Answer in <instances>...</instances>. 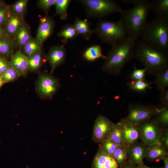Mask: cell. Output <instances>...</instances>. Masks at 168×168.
Returning a JSON list of instances; mask_svg holds the SVG:
<instances>
[{
    "mask_svg": "<svg viewBox=\"0 0 168 168\" xmlns=\"http://www.w3.org/2000/svg\"><path fill=\"white\" fill-rule=\"evenodd\" d=\"M132 3L133 7L123 10L119 21L124 27L127 36L136 41L140 37L147 23L151 10V2L146 0L124 1Z\"/></svg>",
    "mask_w": 168,
    "mask_h": 168,
    "instance_id": "6da1fadb",
    "label": "cell"
},
{
    "mask_svg": "<svg viewBox=\"0 0 168 168\" xmlns=\"http://www.w3.org/2000/svg\"><path fill=\"white\" fill-rule=\"evenodd\" d=\"M136 41L128 36L112 46L106 56L103 70L114 75H119L125 65L133 58Z\"/></svg>",
    "mask_w": 168,
    "mask_h": 168,
    "instance_id": "7a4b0ae2",
    "label": "cell"
},
{
    "mask_svg": "<svg viewBox=\"0 0 168 168\" xmlns=\"http://www.w3.org/2000/svg\"><path fill=\"white\" fill-rule=\"evenodd\" d=\"M133 58L141 63L147 73L156 76L168 68L167 53L159 50L142 40L136 44Z\"/></svg>",
    "mask_w": 168,
    "mask_h": 168,
    "instance_id": "3957f363",
    "label": "cell"
},
{
    "mask_svg": "<svg viewBox=\"0 0 168 168\" xmlns=\"http://www.w3.org/2000/svg\"><path fill=\"white\" fill-rule=\"evenodd\" d=\"M141 36L142 40L155 49L167 53L168 17H157L147 22Z\"/></svg>",
    "mask_w": 168,
    "mask_h": 168,
    "instance_id": "277c9868",
    "label": "cell"
},
{
    "mask_svg": "<svg viewBox=\"0 0 168 168\" xmlns=\"http://www.w3.org/2000/svg\"><path fill=\"white\" fill-rule=\"evenodd\" d=\"M95 33L104 43L112 46L122 41L127 37L124 27L119 21L100 20L94 29Z\"/></svg>",
    "mask_w": 168,
    "mask_h": 168,
    "instance_id": "5b68a950",
    "label": "cell"
},
{
    "mask_svg": "<svg viewBox=\"0 0 168 168\" xmlns=\"http://www.w3.org/2000/svg\"><path fill=\"white\" fill-rule=\"evenodd\" d=\"M83 6L88 18H100L123 10L115 2L110 0H78Z\"/></svg>",
    "mask_w": 168,
    "mask_h": 168,
    "instance_id": "8992f818",
    "label": "cell"
},
{
    "mask_svg": "<svg viewBox=\"0 0 168 168\" xmlns=\"http://www.w3.org/2000/svg\"><path fill=\"white\" fill-rule=\"evenodd\" d=\"M159 108L151 104H130L128 107V115L123 119L138 125L152 119L155 116Z\"/></svg>",
    "mask_w": 168,
    "mask_h": 168,
    "instance_id": "52a82bcc",
    "label": "cell"
},
{
    "mask_svg": "<svg viewBox=\"0 0 168 168\" xmlns=\"http://www.w3.org/2000/svg\"><path fill=\"white\" fill-rule=\"evenodd\" d=\"M140 131V139L147 146L159 142L163 128L152 119L138 125Z\"/></svg>",
    "mask_w": 168,
    "mask_h": 168,
    "instance_id": "ba28073f",
    "label": "cell"
},
{
    "mask_svg": "<svg viewBox=\"0 0 168 168\" xmlns=\"http://www.w3.org/2000/svg\"><path fill=\"white\" fill-rule=\"evenodd\" d=\"M60 86L59 82L56 78L48 74L43 73L39 77L37 88L41 97L49 99L56 93Z\"/></svg>",
    "mask_w": 168,
    "mask_h": 168,
    "instance_id": "9c48e42d",
    "label": "cell"
},
{
    "mask_svg": "<svg viewBox=\"0 0 168 168\" xmlns=\"http://www.w3.org/2000/svg\"><path fill=\"white\" fill-rule=\"evenodd\" d=\"M114 124L104 116H98L93 127L92 139L94 141L100 143L108 139Z\"/></svg>",
    "mask_w": 168,
    "mask_h": 168,
    "instance_id": "30bf717a",
    "label": "cell"
},
{
    "mask_svg": "<svg viewBox=\"0 0 168 168\" xmlns=\"http://www.w3.org/2000/svg\"><path fill=\"white\" fill-rule=\"evenodd\" d=\"M147 147L142 141L128 146V160L139 166H142L144 164L143 160L145 157Z\"/></svg>",
    "mask_w": 168,
    "mask_h": 168,
    "instance_id": "8fae6325",
    "label": "cell"
},
{
    "mask_svg": "<svg viewBox=\"0 0 168 168\" xmlns=\"http://www.w3.org/2000/svg\"><path fill=\"white\" fill-rule=\"evenodd\" d=\"M121 127L125 144L128 146L135 143L140 139V131L138 126L124 120L119 122Z\"/></svg>",
    "mask_w": 168,
    "mask_h": 168,
    "instance_id": "7c38bea8",
    "label": "cell"
},
{
    "mask_svg": "<svg viewBox=\"0 0 168 168\" xmlns=\"http://www.w3.org/2000/svg\"><path fill=\"white\" fill-rule=\"evenodd\" d=\"M66 51L64 44L55 45L51 49L47 56V59L51 67L50 73L65 61Z\"/></svg>",
    "mask_w": 168,
    "mask_h": 168,
    "instance_id": "4fadbf2b",
    "label": "cell"
},
{
    "mask_svg": "<svg viewBox=\"0 0 168 168\" xmlns=\"http://www.w3.org/2000/svg\"><path fill=\"white\" fill-rule=\"evenodd\" d=\"M54 26V21L49 16L41 18L36 36L37 41L42 44L52 35Z\"/></svg>",
    "mask_w": 168,
    "mask_h": 168,
    "instance_id": "5bb4252c",
    "label": "cell"
},
{
    "mask_svg": "<svg viewBox=\"0 0 168 168\" xmlns=\"http://www.w3.org/2000/svg\"><path fill=\"white\" fill-rule=\"evenodd\" d=\"M92 168H119L113 157L99 149L95 156L92 163Z\"/></svg>",
    "mask_w": 168,
    "mask_h": 168,
    "instance_id": "9a60e30c",
    "label": "cell"
},
{
    "mask_svg": "<svg viewBox=\"0 0 168 168\" xmlns=\"http://www.w3.org/2000/svg\"><path fill=\"white\" fill-rule=\"evenodd\" d=\"M168 149L159 142L147 146L145 158L149 161L154 162L162 160L168 155Z\"/></svg>",
    "mask_w": 168,
    "mask_h": 168,
    "instance_id": "2e32d148",
    "label": "cell"
},
{
    "mask_svg": "<svg viewBox=\"0 0 168 168\" xmlns=\"http://www.w3.org/2000/svg\"><path fill=\"white\" fill-rule=\"evenodd\" d=\"M28 58L20 51L11 56L9 62L10 65L17 71L20 76H25L28 71Z\"/></svg>",
    "mask_w": 168,
    "mask_h": 168,
    "instance_id": "e0dca14e",
    "label": "cell"
},
{
    "mask_svg": "<svg viewBox=\"0 0 168 168\" xmlns=\"http://www.w3.org/2000/svg\"><path fill=\"white\" fill-rule=\"evenodd\" d=\"M24 24L22 16L12 13L6 21L5 31L10 36H15Z\"/></svg>",
    "mask_w": 168,
    "mask_h": 168,
    "instance_id": "ac0fdd59",
    "label": "cell"
},
{
    "mask_svg": "<svg viewBox=\"0 0 168 168\" xmlns=\"http://www.w3.org/2000/svg\"><path fill=\"white\" fill-rule=\"evenodd\" d=\"M78 35H81L86 40H89L95 33L94 30L91 28V24L87 19L77 18L73 24Z\"/></svg>",
    "mask_w": 168,
    "mask_h": 168,
    "instance_id": "d6986e66",
    "label": "cell"
},
{
    "mask_svg": "<svg viewBox=\"0 0 168 168\" xmlns=\"http://www.w3.org/2000/svg\"><path fill=\"white\" fill-rule=\"evenodd\" d=\"M83 57L86 60L93 61L99 58L105 59L106 56L102 53V49L99 45H94L87 48L83 54Z\"/></svg>",
    "mask_w": 168,
    "mask_h": 168,
    "instance_id": "ffe728a7",
    "label": "cell"
},
{
    "mask_svg": "<svg viewBox=\"0 0 168 168\" xmlns=\"http://www.w3.org/2000/svg\"><path fill=\"white\" fill-rule=\"evenodd\" d=\"M151 10L157 17H168V0L153 1L151 2Z\"/></svg>",
    "mask_w": 168,
    "mask_h": 168,
    "instance_id": "44dd1931",
    "label": "cell"
},
{
    "mask_svg": "<svg viewBox=\"0 0 168 168\" xmlns=\"http://www.w3.org/2000/svg\"><path fill=\"white\" fill-rule=\"evenodd\" d=\"M58 35L63 39L64 44H67L69 40H72L79 35L73 25L68 24L63 27Z\"/></svg>",
    "mask_w": 168,
    "mask_h": 168,
    "instance_id": "7402d4cb",
    "label": "cell"
},
{
    "mask_svg": "<svg viewBox=\"0 0 168 168\" xmlns=\"http://www.w3.org/2000/svg\"><path fill=\"white\" fill-rule=\"evenodd\" d=\"M108 138L118 146H126L122 128L119 122L114 124L112 130Z\"/></svg>",
    "mask_w": 168,
    "mask_h": 168,
    "instance_id": "603a6c76",
    "label": "cell"
},
{
    "mask_svg": "<svg viewBox=\"0 0 168 168\" xmlns=\"http://www.w3.org/2000/svg\"><path fill=\"white\" fill-rule=\"evenodd\" d=\"M15 36V44L23 47L31 38L28 27L24 23Z\"/></svg>",
    "mask_w": 168,
    "mask_h": 168,
    "instance_id": "cb8c5ba5",
    "label": "cell"
},
{
    "mask_svg": "<svg viewBox=\"0 0 168 168\" xmlns=\"http://www.w3.org/2000/svg\"><path fill=\"white\" fill-rule=\"evenodd\" d=\"M42 44L39 43L35 38L31 37L23 46L24 54L28 57L42 51Z\"/></svg>",
    "mask_w": 168,
    "mask_h": 168,
    "instance_id": "d4e9b609",
    "label": "cell"
},
{
    "mask_svg": "<svg viewBox=\"0 0 168 168\" xmlns=\"http://www.w3.org/2000/svg\"><path fill=\"white\" fill-rule=\"evenodd\" d=\"M28 58V71H35L41 66L43 59L42 51L33 54Z\"/></svg>",
    "mask_w": 168,
    "mask_h": 168,
    "instance_id": "484cf974",
    "label": "cell"
},
{
    "mask_svg": "<svg viewBox=\"0 0 168 168\" xmlns=\"http://www.w3.org/2000/svg\"><path fill=\"white\" fill-rule=\"evenodd\" d=\"M113 157L119 168L124 165L128 160L127 146L125 145L118 146Z\"/></svg>",
    "mask_w": 168,
    "mask_h": 168,
    "instance_id": "4316f807",
    "label": "cell"
},
{
    "mask_svg": "<svg viewBox=\"0 0 168 168\" xmlns=\"http://www.w3.org/2000/svg\"><path fill=\"white\" fill-rule=\"evenodd\" d=\"M162 128L167 127L168 125V106L159 109L155 116L152 118Z\"/></svg>",
    "mask_w": 168,
    "mask_h": 168,
    "instance_id": "83f0119b",
    "label": "cell"
},
{
    "mask_svg": "<svg viewBox=\"0 0 168 168\" xmlns=\"http://www.w3.org/2000/svg\"><path fill=\"white\" fill-rule=\"evenodd\" d=\"M72 1L71 0H56L55 4L56 14L59 15L62 20L67 18V10Z\"/></svg>",
    "mask_w": 168,
    "mask_h": 168,
    "instance_id": "f1b7e54d",
    "label": "cell"
},
{
    "mask_svg": "<svg viewBox=\"0 0 168 168\" xmlns=\"http://www.w3.org/2000/svg\"><path fill=\"white\" fill-rule=\"evenodd\" d=\"M155 83L160 91L166 89L168 86V68L156 75Z\"/></svg>",
    "mask_w": 168,
    "mask_h": 168,
    "instance_id": "f546056e",
    "label": "cell"
},
{
    "mask_svg": "<svg viewBox=\"0 0 168 168\" xmlns=\"http://www.w3.org/2000/svg\"><path fill=\"white\" fill-rule=\"evenodd\" d=\"M15 43L5 38L0 39V54L6 56L13 54Z\"/></svg>",
    "mask_w": 168,
    "mask_h": 168,
    "instance_id": "4dcf8cb0",
    "label": "cell"
},
{
    "mask_svg": "<svg viewBox=\"0 0 168 168\" xmlns=\"http://www.w3.org/2000/svg\"><path fill=\"white\" fill-rule=\"evenodd\" d=\"M152 82H147L145 80L132 81L129 84V88L138 92H144L147 88H151L150 85Z\"/></svg>",
    "mask_w": 168,
    "mask_h": 168,
    "instance_id": "1f68e13d",
    "label": "cell"
},
{
    "mask_svg": "<svg viewBox=\"0 0 168 168\" xmlns=\"http://www.w3.org/2000/svg\"><path fill=\"white\" fill-rule=\"evenodd\" d=\"M1 75L5 84L14 81L21 76L17 71L11 66Z\"/></svg>",
    "mask_w": 168,
    "mask_h": 168,
    "instance_id": "d6a6232c",
    "label": "cell"
},
{
    "mask_svg": "<svg viewBox=\"0 0 168 168\" xmlns=\"http://www.w3.org/2000/svg\"><path fill=\"white\" fill-rule=\"evenodd\" d=\"M99 146V148L106 153L112 156L118 146V145L109 138L100 143Z\"/></svg>",
    "mask_w": 168,
    "mask_h": 168,
    "instance_id": "836d02e7",
    "label": "cell"
},
{
    "mask_svg": "<svg viewBox=\"0 0 168 168\" xmlns=\"http://www.w3.org/2000/svg\"><path fill=\"white\" fill-rule=\"evenodd\" d=\"M28 2L27 0H20L16 2L12 6V13L23 16Z\"/></svg>",
    "mask_w": 168,
    "mask_h": 168,
    "instance_id": "e575fe53",
    "label": "cell"
},
{
    "mask_svg": "<svg viewBox=\"0 0 168 168\" xmlns=\"http://www.w3.org/2000/svg\"><path fill=\"white\" fill-rule=\"evenodd\" d=\"M146 72L145 68L138 69L134 66L133 70L130 74V76L133 81L145 80Z\"/></svg>",
    "mask_w": 168,
    "mask_h": 168,
    "instance_id": "d590c367",
    "label": "cell"
},
{
    "mask_svg": "<svg viewBox=\"0 0 168 168\" xmlns=\"http://www.w3.org/2000/svg\"><path fill=\"white\" fill-rule=\"evenodd\" d=\"M56 0H40L38 4L41 8L47 12L53 5H55Z\"/></svg>",
    "mask_w": 168,
    "mask_h": 168,
    "instance_id": "8d00e7d4",
    "label": "cell"
},
{
    "mask_svg": "<svg viewBox=\"0 0 168 168\" xmlns=\"http://www.w3.org/2000/svg\"><path fill=\"white\" fill-rule=\"evenodd\" d=\"M159 142L168 149V129L167 127L163 128Z\"/></svg>",
    "mask_w": 168,
    "mask_h": 168,
    "instance_id": "74e56055",
    "label": "cell"
},
{
    "mask_svg": "<svg viewBox=\"0 0 168 168\" xmlns=\"http://www.w3.org/2000/svg\"><path fill=\"white\" fill-rule=\"evenodd\" d=\"M10 12L9 7H5L0 9V26L6 21Z\"/></svg>",
    "mask_w": 168,
    "mask_h": 168,
    "instance_id": "f35d334b",
    "label": "cell"
},
{
    "mask_svg": "<svg viewBox=\"0 0 168 168\" xmlns=\"http://www.w3.org/2000/svg\"><path fill=\"white\" fill-rule=\"evenodd\" d=\"M159 100L164 106H168V90L166 89L160 91Z\"/></svg>",
    "mask_w": 168,
    "mask_h": 168,
    "instance_id": "ab89813d",
    "label": "cell"
},
{
    "mask_svg": "<svg viewBox=\"0 0 168 168\" xmlns=\"http://www.w3.org/2000/svg\"><path fill=\"white\" fill-rule=\"evenodd\" d=\"M10 66L9 62L3 58H0V75Z\"/></svg>",
    "mask_w": 168,
    "mask_h": 168,
    "instance_id": "60d3db41",
    "label": "cell"
},
{
    "mask_svg": "<svg viewBox=\"0 0 168 168\" xmlns=\"http://www.w3.org/2000/svg\"><path fill=\"white\" fill-rule=\"evenodd\" d=\"M119 168H143L141 166L136 165L127 160L126 162Z\"/></svg>",
    "mask_w": 168,
    "mask_h": 168,
    "instance_id": "b9f144b4",
    "label": "cell"
},
{
    "mask_svg": "<svg viewBox=\"0 0 168 168\" xmlns=\"http://www.w3.org/2000/svg\"><path fill=\"white\" fill-rule=\"evenodd\" d=\"M162 160L163 161L164 163L163 168H168V155L165 156Z\"/></svg>",
    "mask_w": 168,
    "mask_h": 168,
    "instance_id": "7bdbcfd3",
    "label": "cell"
},
{
    "mask_svg": "<svg viewBox=\"0 0 168 168\" xmlns=\"http://www.w3.org/2000/svg\"><path fill=\"white\" fill-rule=\"evenodd\" d=\"M6 34L5 30H4L0 26V39L4 38Z\"/></svg>",
    "mask_w": 168,
    "mask_h": 168,
    "instance_id": "ee69618b",
    "label": "cell"
},
{
    "mask_svg": "<svg viewBox=\"0 0 168 168\" xmlns=\"http://www.w3.org/2000/svg\"><path fill=\"white\" fill-rule=\"evenodd\" d=\"M5 84L2 79L1 75H0V89L2 86Z\"/></svg>",
    "mask_w": 168,
    "mask_h": 168,
    "instance_id": "f6af8a7d",
    "label": "cell"
},
{
    "mask_svg": "<svg viewBox=\"0 0 168 168\" xmlns=\"http://www.w3.org/2000/svg\"><path fill=\"white\" fill-rule=\"evenodd\" d=\"M142 166L143 167V168H151V167H149L146 166L144 164ZM157 168H163V167H161Z\"/></svg>",
    "mask_w": 168,
    "mask_h": 168,
    "instance_id": "bcb514c9",
    "label": "cell"
}]
</instances>
